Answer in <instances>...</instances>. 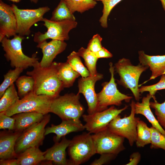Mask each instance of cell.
<instances>
[{
	"instance_id": "obj_1",
	"label": "cell",
	"mask_w": 165,
	"mask_h": 165,
	"mask_svg": "<svg viewBox=\"0 0 165 165\" xmlns=\"http://www.w3.org/2000/svg\"><path fill=\"white\" fill-rule=\"evenodd\" d=\"M57 64V62H53L50 66L43 67L38 61L33 65L32 71L27 72V75L32 76L35 80L33 92L36 94L46 95L52 98L60 95L64 87L58 76Z\"/></svg>"
},
{
	"instance_id": "obj_2",
	"label": "cell",
	"mask_w": 165,
	"mask_h": 165,
	"mask_svg": "<svg viewBox=\"0 0 165 165\" xmlns=\"http://www.w3.org/2000/svg\"><path fill=\"white\" fill-rule=\"evenodd\" d=\"M115 70L118 74L120 79L118 83L126 89H129L132 93L136 101L141 99L138 82L141 74L149 67L140 63L134 65L129 59L123 58L120 59L115 64Z\"/></svg>"
},
{
	"instance_id": "obj_3",
	"label": "cell",
	"mask_w": 165,
	"mask_h": 165,
	"mask_svg": "<svg viewBox=\"0 0 165 165\" xmlns=\"http://www.w3.org/2000/svg\"><path fill=\"white\" fill-rule=\"evenodd\" d=\"M80 98L79 94L71 93L53 98L50 112L56 115L62 120H80L85 110L79 101Z\"/></svg>"
},
{
	"instance_id": "obj_4",
	"label": "cell",
	"mask_w": 165,
	"mask_h": 165,
	"mask_svg": "<svg viewBox=\"0 0 165 165\" xmlns=\"http://www.w3.org/2000/svg\"><path fill=\"white\" fill-rule=\"evenodd\" d=\"M24 37L16 35L9 39L5 37L0 42L4 56L7 61L10 62L11 66L13 68H21L24 70L32 67L38 61L35 56L30 57L25 55L22 50V42Z\"/></svg>"
},
{
	"instance_id": "obj_5",
	"label": "cell",
	"mask_w": 165,
	"mask_h": 165,
	"mask_svg": "<svg viewBox=\"0 0 165 165\" xmlns=\"http://www.w3.org/2000/svg\"><path fill=\"white\" fill-rule=\"evenodd\" d=\"M90 134L84 132L71 140L68 147L70 165L82 164L96 154L94 142Z\"/></svg>"
},
{
	"instance_id": "obj_6",
	"label": "cell",
	"mask_w": 165,
	"mask_h": 165,
	"mask_svg": "<svg viewBox=\"0 0 165 165\" xmlns=\"http://www.w3.org/2000/svg\"><path fill=\"white\" fill-rule=\"evenodd\" d=\"M53 98L46 95H38L31 92L9 108L4 112L10 116L19 113L36 112L45 115L50 112Z\"/></svg>"
},
{
	"instance_id": "obj_7",
	"label": "cell",
	"mask_w": 165,
	"mask_h": 165,
	"mask_svg": "<svg viewBox=\"0 0 165 165\" xmlns=\"http://www.w3.org/2000/svg\"><path fill=\"white\" fill-rule=\"evenodd\" d=\"M109 65L110 80L102 84V90L97 94L99 112L107 109L110 105L120 106L123 101L128 102L132 98L131 96L121 93L118 89L114 77V67L112 62L110 63Z\"/></svg>"
},
{
	"instance_id": "obj_8",
	"label": "cell",
	"mask_w": 165,
	"mask_h": 165,
	"mask_svg": "<svg viewBox=\"0 0 165 165\" xmlns=\"http://www.w3.org/2000/svg\"><path fill=\"white\" fill-rule=\"evenodd\" d=\"M50 118V114H46L41 121L21 132L16 141L15 147L17 155L28 148L38 147L42 144L45 136V127Z\"/></svg>"
},
{
	"instance_id": "obj_9",
	"label": "cell",
	"mask_w": 165,
	"mask_h": 165,
	"mask_svg": "<svg viewBox=\"0 0 165 165\" xmlns=\"http://www.w3.org/2000/svg\"><path fill=\"white\" fill-rule=\"evenodd\" d=\"M135 102L132 100L130 104L131 112L127 116L121 118L119 115L114 118L108 124L107 128L113 133L127 139L131 146L135 142L137 134V125L138 117L135 116Z\"/></svg>"
},
{
	"instance_id": "obj_10",
	"label": "cell",
	"mask_w": 165,
	"mask_h": 165,
	"mask_svg": "<svg viewBox=\"0 0 165 165\" xmlns=\"http://www.w3.org/2000/svg\"><path fill=\"white\" fill-rule=\"evenodd\" d=\"M11 7L16 20V34L24 37L30 35L31 27L37 22L42 21L44 14L50 10L48 6L33 9H20L14 4Z\"/></svg>"
},
{
	"instance_id": "obj_11",
	"label": "cell",
	"mask_w": 165,
	"mask_h": 165,
	"mask_svg": "<svg viewBox=\"0 0 165 165\" xmlns=\"http://www.w3.org/2000/svg\"><path fill=\"white\" fill-rule=\"evenodd\" d=\"M42 21L43 22V25L46 28L47 30L44 33L39 31L35 33L33 40L37 43L49 39L68 40L69 39V32L75 28L78 24L76 21L55 22L45 18H43Z\"/></svg>"
},
{
	"instance_id": "obj_12",
	"label": "cell",
	"mask_w": 165,
	"mask_h": 165,
	"mask_svg": "<svg viewBox=\"0 0 165 165\" xmlns=\"http://www.w3.org/2000/svg\"><path fill=\"white\" fill-rule=\"evenodd\" d=\"M96 153L117 155L125 149L124 138L110 131L108 128L92 135Z\"/></svg>"
},
{
	"instance_id": "obj_13",
	"label": "cell",
	"mask_w": 165,
	"mask_h": 165,
	"mask_svg": "<svg viewBox=\"0 0 165 165\" xmlns=\"http://www.w3.org/2000/svg\"><path fill=\"white\" fill-rule=\"evenodd\" d=\"M128 107L118 109L114 105L103 111L92 114H83L82 117L86 122L84 125L86 129L90 134L95 133L107 128L109 123L116 116Z\"/></svg>"
},
{
	"instance_id": "obj_14",
	"label": "cell",
	"mask_w": 165,
	"mask_h": 165,
	"mask_svg": "<svg viewBox=\"0 0 165 165\" xmlns=\"http://www.w3.org/2000/svg\"><path fill=\"white\" fill-rule=\"evenodd\" d=\"M103 75L98 73L94 75H89L79 79L78 87L79 94H82L87 102L88 114H92L99 112L97 94L95 90L96 82L102 79Z\"/></svg>"
},
{
	"instance_id": "obj_15",
	"label": "cell",
	"mask_w": 165,
	"mask_h": 165,
	"mask_svg": "<svg viewBox=\"0 0 165 165\" xmlns=\"http://www.w3.org/2000/svg\"><path fill=\"white\" fill-rule=\"evenodd\" d=\"M17 21L11 6L0 0V42L17 34Z\"/></svg>"
},
{
	"instance_id": "obj_16",
	"label": "cell",
	"mask_w": 165,
	"mask_h": 165,
	"mask_svg": "<svg viewBox=\"0 0 165 165\" xmlns=\"http://www.w3.org/2000/svg\"><path fill=\"white\" fill-rule=\"evenodd\" d=\"M67 43L64 41L52 40L47 42L44 41L38 43L37 47L41 49L43 56L39 64L43 67H47L53 63L54 59L66 49Z\"/></svg>"
},
{
	"instance_id": "obj_17",
	"label": "cell",
	"mask_w": 165,
	"mask_h": 165,
	"mask_svg": "<svg viewBox=\"0 0 165 165\" xmlns=\"http://www.w3.org/2000/svg\"><path fill=\"white\" fill-rule=\"evenodd\" d=\"M85 129L84 125L80 120H63L59 125L52 124L51 127L46 128L45 135L51 133L55 134L56 136L54 137L53 141L57 142H59L61 138L71 133L82 131Z\"/></svg>"
},
{
	"instance_id": "obj_18",
	"label": "cell",
	"mask_w": 165,
	"mask_h": 165,
	"mask_svg": "<svg viewBox=\"0 0 165 165\" xmlns=\"http://www.w3.org/2000/svg\"><path fill=\"white\" fill-rule=\"evenodd\" d=\"M9 130L1 131L0 134V159L16 158L15 147L16 141L21 132Z\"/></svg>"
},
{
	"instance_id": "obj_19",
	"label": "cell",
	"mask_w": 165,
	"mask_h": 165,
	"mask_svg": "<svg viewBox=\"0 0 165 165\" xmlns=\"http://www.w3.org/2000/svg\"><path fill=\"white\" fill-rule=\"evenodd\" d=\"M138 53L139 63L148 66L152 72L150 79L144 83L162 75L165 70V55L150 56L143 50L139 51Z\"/></svg>"
},
{
	"instance_id": "obj_20",
	"label": "cell",
	"mask_w": 165,
	"mask_h": 165,
	"mask_svg": "<svg viewBox=\"0 0 165 165\" xmlns=\"http://www.w3.org/2000/svg\"><path fill=\"white\" fill-rule=\"evenodd\" d=\"M60 142H55L54 145L46 150L44 160L53 162L57 165H70L69 160L66 157V149L69 146L71 140L63 137Z\"/></svg>"
},
{
	"instance_id": "obj_21",
	"label": "cell",
	"mask_w": 165,
	"mask_h": 165,
	"mask_svg": "<svg viewBox=\"0 0 165 165\" xmlns=\"http://www.w3.org/2000/svg\"><path fill=\"white\" fill-rule=\"evenodd\" d=\"M152 98L154 100L156 99L155 97H153L149 93L146 96L143 97L141 102L138 101L135 103V113L144 116L150 123L152 126L165 136V131L160 125L151 109L150 101Z\"/></svg>"
},
{
	"instance_id": "obj_22",
	"label": "cell",
	"mask_w": 165,
	"mask_h": 165,
	"mask_svg": "<svg viewBox=\"0 0 165 165\" xmlns=\"http://www.w3.org/2000/svg\"><path fill=\"white\" fill-rule=\"evenodd\" d=\"M44 116L42 113L36 112H22L13 115L12 116L15 119L13 131L22 132L34 124L41 121Z\"/></svg>"
},
{
	"instance_id": "obj_23",
	"label": "cell",
	"mask_w": 165,
	"mask_h": 165,
	"mask_svg": "<svg viewBox=\"0 0 165 165\" xmlns=\"http://www.w3.org/2000/svg\"><path fill=\"white\" fill-rule=\"evenodd\" d=\"M46 151L42 152L38 147L28 148L18 154L17 159L19 165H35L44 161Z\"/></svg>"
},
{
	"instance_id": "obj_24",
	"label": "cell",
	"mask_w": 165,
	"mask_h": 165,
	"mask_svg": "<svg viewBox=\"0 0 165 165\" xmlns=\"http://www.w3.org/2000/svg\"><path fill=\"white\" fill-rule=\"evenodd\" d=\"M57 69L58 78L62 82L64 88L72 86L75 79L80 75L67 61L57 62Z\"/></svg>"
},
{
	"instance_id": "obj_25",
	"label": "cell",
	"mask_w": 165,
	"mask_h": 165,
	"mask_svg": "<svg viewBox=\"0 0 165 165\" xmlns=\"http://www.w3.org/2000/svg\"><path fill=\"white\" fill-rule=\"evenodd\" d=\"M137 130L135 143L137 147H143L150 144L151 132L146 123L140 119L139 120L137 125Z\"/></svg>"
},
{
	"instance_id": "obj_26",
	"label": "cell",
	"mask_w": 165,
	"mask_h": 165,
	"mask_svg": "<svg viewBox=\"0 0 165 165\" xmlns=\"http://www.w3.org/2000/svg\"><path fill=\"white\" fill-rule=\"evenodd\" d=\"M14 84L10 86L0 98V112H5L19 100Z\"/></svg>"
},
{
	"instance_id": "obj_27",
	"label": "cell",
	"mask_w": 165,
	"mask_h": 165,
	"mask_svg": "<svg viewBox=\"0 0 165 165\" xmlns=\"http://www.w3.org/2000/svg\"><path fill=\"white\" fill-rule=\"evenodd\" d=\"M50 20L59 22L67 20L75 21L76 19L63 0H60L58 4L52 12Z\"/></svg>"
},
{
	"instance_id": "obj_28",
	"label": "cell",
	"mask_w": 165,
	"mask_h": 165,
	"mask_svg": "<svg viewBox=\"0 0 165 165\" xmlns=\"http://www.w3.org/2000/svg\"><path fill=\"white\" fill-rule=\"evenodd\" d=\"M15 82L18 95L21 99L34 91L35 81L32 76L24 75L20 76Z\"/></svg>"
},
{
	"instance_id": "obj_29",
	"label": "cell",
	"mask_w": 165,
	"mask_h": 165,
	"mask_svg": "<svg viewBox=\"0 0 165 165\" xmlns=\"http://www.w3.org/2000/svg\"><path fill=\"white\" fill-rule=\"evenodd\" d=\"M72 13H82L94 8L97 4L95 0H63Z\"/></svg>"
},
{
	"instance_id": "obj_30",
	"label": "cell",
	"mask_w": 165,
	"mask_h": 165,
	"mask_svg": "<svg viewBox=\"0 0 165 165\" xmlns=\"http://www.w3.org/2000/svg\"><path fill=\"white\" fill-rule=\"evenodd\" d=\"M79 56L84 59L85 64L90 75H94L97 73L96 64L98 58L95 53L87 48L81 47L77 52Z\"/></svg>"
},
{
	"instance_id": "obj_31",
	"label": "cell",
	"mask_w": 165,
	"mask_h": 165,
	"mask_svg": "<svg viewBox=\"0 0 165 165\" xmlns=\"http://www.w3.org/2000/svg\"><path fill=\"white\" fill-rule=\"evenodd\" d=\"M80 57L78 52L73 51L67 57L66 61L82 77L85 78L90 75V74L82 63Z\"/></svg>"
},
{
	"instance_id": "obj_32",
	"label": "cell",
	"mask_w": 165,
	"mask_h": 165,
	"mask_svg": "<svg viewBox=\"0 0 165 165\" xmlns=\"http://www.w3.org/2000/svg\"><path fill=\"white\" fill-rule=\"evenodd\" d=\"M24 69L21 68H15L10 69L4 75V80L0 86V98H1L6 90L19 77L20 74Z\"/></svg>"
},
{
	"instance_id": "obj_33",
	"label": "cell",
	"mask_w": 165,
	"mask_h": 165,
	"mask_svg": "<svg viewBox=\"0 0 165 165\" xmlns=\"http://www.w3.org/2000/svg\"><path fill=\"white\" fill-rule=\"evenodd\" d=\"M102 2L103 5V14L99 21L101 26L104 28L108 27V18L112 9L122 0H95Z\"/></svg>"
},
{
	"instance_id": "obj_34",
	"label": "cell",
	"mask_w": 165,
	"mask_h": 165,
	"mask_svg": "<svg viewBox=\"0 0 165 165\" xmlns=\"http://www.w3.org/2000/svg\"><path fill=\"white\" fill-rule=\"evenodd\" d=\"M150 128L151 132V148H160L165 151V136L152 126Z\"/></svg>"
},
{
	"instance_id": "obj_35",
	"label": "cell",
	"mask_w": 165,
	"mask_h": 165,
	"mask_svg": "<svg viewBox=\"0 0 165 165\" xmlns=\"http://www.w3.org/2000/svg\"><path fill=\"white\" fill-rule=\"evenodd\" d=\"M150 107L154 109L157 119L160 125L165 131V101L160 103L156 100L150 102Z\"/></svg>"
},
{
	"instance_id": "obj_36",
	"label": "cell",
	"mask_w": 165,
	"mask_h": 165,
	"mask_svg": "<svg viewBox=\"0 0 165 165\" xmlns=\"http://www.w3.org/2000/svg\"><path fill=\"white\" fill-rule=\"evenodd\" d=\"M165 89V74L161 75L160 81L157 83L149 86H141L139 88V91L141 94L145 92H148L153 97L157 91Z\"/></svg>"
},
{
	"instance_id": "obj_37",
	"label": "cell",
	"mask_w": 165,
	"mask_h": 165,
	"mask_svg": "<svg viewBox=\"0 0 165 165\" xmlns=\"http://www.w3.org/2000/svg\"><path fill=\"white\" fill-rule=\"evenodd\" d=\"M4 112H0V129H8L9 130L14 131L15 119Z\"/></svg>"
},
{
	"instance_id": "obj_38",
	"label": "cell",
	"mask_w": 165,
	"mask_h": 165,
	"mask_svg": "<svg viewBox=\"0 0 165 165\" xmlns=\"http://www.w3.org/2000/svg\"><path fill=\"white\" fill-rule=\"evenodd\" d=\"M102 39L99 35L96 34L94 35L90 40L87 48L94 53H96L102 47L101 44Z\"/></svg>"
},
{
	"instance_id": "obj_39",
	"label": "cell",
	"mask_w": 165,
	"mask_h": 165,
	"mask_svg": "<svg viewBox=\"0 0 165 165\" xmlns=\"http://www.w3.org/2000/svg\"><path fill=\"white\" fill-rule=\"evenodd\" d=\"M117 155L109 153H104L101 154L100 158L96 159L92 162L91 165H101L107 164L114 160Z\"/></svg>"
},
{
	"instance_id": "obj_40",
	"label": "cell",
	"mask_w": 165,
	"mask_h": 165,
	"mask_svg": "<svg viewBox=\"0 0 165 165\" xmlns=\"http://www.w3.org/2000/svg\"><path fill=\"white\" fill-rule=\"evenodd\" d=\"M141 159V155L138 152L133 153L130 157L129 162L126 165H137Z\"/></svg>"
},
{
	"instance_id": "obj_41",
	"label": "cell",
	"mask_w": 165,
	"mask_h": 165,
	"mask_svg": "<svg viewBox=\"0 0 165 165\" xmlns=\"http://www.w3.org/2000/svg\"><path fill=\"white\" fill-rule=\"evenodd\" d=\"M96 56L98 58H109L112 57V54L105 47L102 48L98 52L95 53Z\"/></svg>"
},
{
	"instance_id": "obj_42",
	"label": "cell",
	"mask_w": 165,
	"mask_h": 165,
	"mask_svg": "<svg viewBox=\"0 0 165 165\" xmlns=\"http://www.w3.org/2000/svg\"><path fill=\"white\" fill-rule=\"evenodd\" d=\"M0 165H19L17 158L0 160Z\"/></svg>"
},
{
	"instance_id": "obj_43",
	"label": "cell",
	"mask_w": 165,
	"mask_h": 165,
	"mask_svg": "<svg viewBox=\"0 0 165 165\" xmlns=\"http://www.w3.org/2000/svg\"><path fill=\"white\" fill-rule=\"evenodd\" d=\"M14 2L18 3L20 2L21 0H9Z\"/></svg>"
},
{
	"instance_id": "obj_44",
	"label": "cell",
	"mask_w": 165,
	"mask_h": 165,
	"mask_svg": "<svg viewBox=\"0 0 165 165\" xmlns=\"http://www.w3.org/2000/svg\"><path fill=\"white\" fill-rule=\"evenodd\" d=\"M30 1L31 2L36 4L38 2V0H30Z\"/></svg>"
},
{
	"instance_id": "obj_45",
	"label": "cell",
	"mask_w": 165,
	"mask_h": 165,
	"mask_svg": "<svg viewBox=\"0 0 165 165\" xmlns=\"http://www.w3.org/2000/svg\"><path fill=\"white\" fill-rule=\"evenodd\" d=\"M163 6H165V0H160Z\"/></svg>"
},
{
	"instance_id": "obj_46",
	"label": "cell",
	"mask_w": 165,
	"mask_h": 165,
	"mask_svg": "<svg viewBox=\"0 0 165 165\" xmlns=\"http://www.w3.org/2000/svg\"><path fill=\"white\" fill-rule=\"evenodd\" d=\"M163 74H165V71H164V72H163V73L162 74V75H163Z\"/></svg>"
}]
</instances>
